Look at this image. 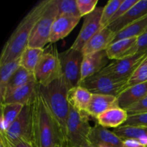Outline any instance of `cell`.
<instances>
[{"instance_id":"obj_34","label":"cell","mask_w":147,"mask_h":147,"mask_svg":"<svg viewBox=\"0 0 147 147\" xmlns=\"http://www.w3.org/2000/svg\"><path fill=\"white\" fill-rule=\"evenodd\" d=\"M138 1L139 0H123L122 4H121L120 7H119V9L116 11V12L115 13L114 16L112 17L111 20L110 22V24H111L112 22H113L116 20H117L118 19L121 17L122 16L124 15L134 4H136L137 3Z\"/></svg>"},{"instance_id":"obj_17","label":"cell","mask_w":147,"mask_h":147,"mask_svg":"<svg viewBox=\"0 0 147 147\" xmlns=\"http://www.w3.org/2000/svg\"><path fill=\"white\" fill-rule=\"evenodd\" d=\"M81 17L60 16L57 17L53 23L50 33V43L54 44L67 37L77 26Z\"/></svg>"},{"instance_id":"obj_5","label":"cell","mask_w":147,"mask_h":147,"mask_svg":"<svg viewBox=\"0 0 147 147\" xmlns=\"http://www.w3.org/2000/svg\"><path fill=\"white\" fill-rule=\"evenodd\" d=\"M57 15V0H48L46 8L33 28L29 40V47L44 49L45 46L50 43L52 27Z\"/></svg>"},{"instance_id":"obj_36","label":"cell","mask_w":147,"mask_h":147,"mask_svg":"<svg viewBox=\"0 0 147 147\" xmlns=\"http://www.w3.org/2000/svg\"><path fill=\"white\" fill-rule=\"evenodd\" d=\"M147 51V32L138 38L137 42L130 52V56L134 55L136 53Z\"/></svg>"},{"instance_id":"obj_9","label":"cell","mask_w":147,"mask_h":147,"mask_svg":"<svg viewBox=\"0 0 147 147\" xmlns=\"http://www.w3.org/2000/svg\"><path fill=\"white\" fill-rule=\"evenodd\" d=\"M0 135L8 142L20 140L32 142V104L24 106L16 120Z\"/></svg>"},{"instance_id":"obj_25","label":"cell","mask_w":147,"mask_h":147,"mask_svg":"<svg viewBox=\"0 0 147 147\" xmlns=\"http://www.w3.org/2000/svg\"><path fill=\"white\" fill-rule=\"evenodd\" d=\"M24 106L18 103H1V133H4L8 129L20 114Z\"/></svg>"},{"instance_id":"obj_26","label":"cell","mask_w":147,"mask_h":147,"mask_svg":"<svg viewBox=\"0 0 147 147\" xmlns=\"http://www.w3.org/2000/svg\"><path fill=\"white\" fill-rule=\"evenodd\" d=\"M44 49L27 46L20 56V65L22 67L34 75L37 65L44 53Z\"/></svg>"},{"instance_id":"obj_20","label":"cell","mask_w":147,"mask_h":147,"mask_svg":"<svg viewBox=\"0 0 147 147\" xmlns=\"http://www.w3.org/2000/svg\"><path fill=\"white\" fill-rule=\"evenodd\" d=\"M147 96V82L126 88L117 97L119 107L126 109Z\"/></svg>"},{"instance_id":"obj_2","label":"cell","mask_w":147,"mask_h":147,"mask_svg":"<svg viewBox=\"0 0 147 147\" xmlns=\"http://www.w3.org/2000/svg\"><path fill=\"white\" fill-rule=\"evenodd\" d=\"M47 2L48 0L40 1L19 23L3 47L0 57V65L20 58L28 46L33 28L42 14Z\"/></svg>"},{"instance_id":"obj_28","label":"cell","mask_w":147,"mask_h":147,"mask_svg":"<svg viewBox=\"0 0 147 147\" xmlns=\"http://www.w3.org/2000/svg\"><path fill=\"white\" fill-rule=\"evenodd\" d=\"M21 66L20 57L15 60L0 65V97L1 101L3 100L5 93L6 86L11 76Z\"/></svg>"},{"instance_id":"obj_41","label":"cell","mask_w":147,"mask_h":147,"mask_svg":"<svg viewBox=\"0 0 147 147\" xmlns=\"http://www.w3.org/2000/svg\"><path fill=\"white\" fill-rule=\"evenodd\" d=\"M55 147H67L65 146H55Z\"/></svg>"},{"instance_id":"obj_42","label":"cell","mask_w":147,"mask_h":147,"mask_svg":"<svg viewBox=\"0 0 147 147\" xmlns=\"http://www.w3.org/2000/svg\"><path fill=\"white\" fill-rule=\"evenodd\" d=\"M146 32H147V30H146Z\"/></svg>"},{"instance_id":"obj_22","label":"cell","mask_w":147,"mask_h":147,"mask_svg":"<svg viewBox=\"0 0 147 147\" xmlns=\"http://www.w3.org/2000/svg\"><path fill=\"white\" fill-rule=\"evenodd\" d=\"M139 37L123 39L112 43L106 51L109 60H121L131 57L130 52L137 42Z\"/></svg>"},{"instance_id":"obj_31","label":"cell","mask_w":147,"mask_h":147,"mask_svg":"<svg viewBox=\"0 0 147 147\" xmlns=\"http://www.w3.org/2000/svg\"><path fill=\"white\" fill-rule=\"evenodd\" d=\"M147 82V54L128 80L129 86Z\"/></svg>"},{"instance_id":"obj_19","label":"cell","mask_w":147,"mask_h":147,"mask_svg":"<svg viewBox=\"0 0 147 147\" xmlns=\"http://www.w3.org/2000/svg\"><path fill=\"white\" fill-rule=\"evenodd\" d=\"M116 106H119L117 97L108 95L93 94L86 110V114L96 119L99 115Z\"/></svg>"},{"instance_id":"obj_33","label":"cell","mask_w":147,"mask_h":147,"mask_svg":"<svg viewBox=\"0 0 147 147\" xmlns=\"http://www.w3.org/2000/svg\"><path fill=\"white\" fill-rule=\"evenodd\" d=\"M123 126H143L147 127V112L130 115Z\"/></svg>"},{"instance_id":"obj_24","label":"cell","mask_w":147,"mask_h":147,"mask_svg":"<svg viewBox=\"0 0 147 147\" xmlns=\"http://www.w3.org/2000/svg\"><path fill=\"white\" fill-rule=\"evenodd\" d=\"M123 140L134 139L147 147V127L133 126H121L113 131Z\"/></svg>"},{"instance_id":"obj_23","label":"cell","mask_w":147,"mask_h":147,"mask_svg":"<svg viewBox=\"0 0 147 147\" xmlns=\"http://www.w3.org/2000/svg\"><path fill=\"white\" fill-rule=\"evenodd\" d=\"M146 30L147 15L139 19L137 21L129 24L118 32L115 33L114 37L111 44L118 41V40H123V39L139 37L140 36L143 35L144 33H146Z\"/></svg>"},{"instance_id":"obj_37","label":"cell","mask_w":147,"mask_h":147,"mask_svg":"<svg viewBox=\"0 0 147 147\" xmlns=\"http://www.w3.org/2000/svg\"><path fill=\"white\" fill-rule=\"evenodd\" d=\"M0 139L4 142L7 147H34L32 142H26L24 140H20L15 142H8L1 135H0Z\"/></svg>"},{"instance_id":"obj_27","label":"cell","mask_w":147,"mask_h":147,"mask_svg":"<svg viewBox=\"0 0 147 147\" xmlns=\"http://www.w3.org/2000/svg\"><path fill=\"white\" fill-rule=\"evenodd\" d=\"M34 80H35L34 75L33 73L29 72L28 70H27L23 67L20 66L17 69V71L14 73V75L11 76L9 81L7 83V86H6L4 98L7 95H8L9 93L12 92L13 90L19 88L21 86H24V85L29 83V82ZM4 98H3V100H4Z\"/></svg>"},{"instance_id":"obj_40","label":"cell","mask_w":147,"mask_h":147,"mask_svg":"<svg viewBox=\"0 0 147 147\" xmlns=\"http://www.w3.org/2000/svg\"><path fill=\"white\" fill-rule=\"evenodd\" d=\"M83 147H96V146H93V145L90 144V145H88V146H83Z\"/></svg>"},{"instance_id":"obj_32","label":"cell","mask_w":147,"mask_h":147,"mask_svg":"<svg viewBox=\"0 0 147 147\" xmlns=\"http://www.w3.org/2000/svg\"><path fill=\"white\" fill-rule=\"evenodd\" d=\"M98 0H76L78 9L81 17H86L93 12L97 7Z\"/></svg>"},{"instance_id":"obj_3","label":"cell","mask_w":147,"mask_h":147,"mask_svg":"<svg viewBox=\"0 0 147 147\" xmlns=\"http://www.w3.org/2000/svg\"><path fill=\"white\" fill-rule=\"evenodd\" d=\"M38 90L65 134L70 104L67 98L69 88L63 77L54 80L48 86L38 84Z\"/></svg>"},{"instance_id":"obj_14","label":"cell","mask_w":147,"mask_h":147,"mask_svg":"<svg viewBox=\"0 0 147 147\" xmlns=\"http://www.w3.org/2000/svg\"><path fill=\"white\" fill-rule=\"evenodd\" d=\"M37 91L38 83L36 80H32L7 95L1 103H18L23 106L31 105L35 98Z\"/></svg>"},{"instance_id":"obj_15","label":"cell","mask_w":147,"mask_h":147,"mask_svg":"<svg viewBox=\"0 0 147 147\" xmlns=\"http://www.w3.org/2000/svg\"><path fill=\"white\" fill-rule=\"evenodd\" d=\"M147 15V0H139L126 14L109 25L114 33L118 32L129 24Z\"/></svg>"},{"instance_id":"obj_29","label":"cell","mask_w":147,"mask_h":147,"mask_svg":"<svg viewBox=\"0 0 147 147\" xmlns=\"http://www.w3.org/2000/svg\"><path fill=\"white\" fill-rule=\"evenodd\" d=\"M123 1V0H111L108 1L106 6L103 7V12H102L100 30L109 27L112 17L114 16L115 13L116 12Z\"/></svg>"},{"instance_id":"obj_12","label":"cell","mask_w":147,"mask_h":147,"mask_svg":"<svg viewBox=\"0 0 147 147\" xmlns=\"http://www.w3.org/2000/svg\"><path fill=\"white\" fill-rule=\"evenodd\" d=\"M109 59L106 50L88 55H83L80 83L85 79L98 74L99 72L101 71L109 64Z\"/></svg>"},{"instance_id":"obj_16","label":"cell","mask_w":147,"mask_h":147,"mask_svg":"<svg viewBox=\"0 0 147 147\" xmlns=\"http://www.w3.org/2000/svg\"><path fill=\"white\" fill-rule=\"evenodd\" d=\"M115 33L109 27L100 30L83 46L81 52L83 55L93 54L106 50L111 43Z\"/></svg>"},{"instance_id":"obj_21","label":"cell","mask_w":147,"mask_h":147,"mask_svg":"<svg viewBox=\"0 0 147 147\" xmlns=\"http://www.w3.org/2000/svg\"><path fill=\"white\" fill-rule=\"evenodd\" d=\"M93 93L81 86L71 88L68 91V102L70 106L80 113H86Z\"/></svg>"},{"instance_id":"obj_39","label":"cell","mask_w":147,"mask_h":147,"mask_svg":"<svg viewBox=\"0 0 147 147\" xmlns=\"http://www.w3.org/2000/svg\"><path fill=\"white\" fill-rule=\"evenodd\" d=\"M0 147H7L5 144H4V142L1 139H0Z\"/></svg>"},{"instance_id":"obj_35","label":"cell","mask_w":147,"mask_h":147,"mask_svg":"<svg viewBox=\"0 0 147 147\" xmlns=\"http://www.w3.org/2000/svg\"><path fill=\"white\" fill-rule=\"evenodd\" d=\"M125 110L128 112L129 116L147 112V96L136 103H134Z\"/></svg>"},{"instance_id":"obj_1","label":"cell","mask_w":147,"mask_h":147,"mask_svg":"<svg viewBox=\"0 0 147 147\" xmlns=\"http://www.w3.org/2000/svg\"><path fill=\"white\" fill-rule=\"evenodd\" d=\"M32 143L34 147L67 146L63 129L39 90L32 104Z\"/></svg>"},{"instance_id":"obj_6","label":"cell","mask_w":147,"mask_h":147,"mask_svg":"<svg viewBox=\"0 0 147 147\" xmlns=\"http://www.w3.org/2000/svg\"><path fill=\"white\" fill-rule=\"evenodd\" d=\"M63 76L59 53L54 44L44 49V53L37 66L34 77L40 86H48Z\"/></svg>"},{"instance_id":"obj_4","label":"cell","mask_w":147,"mask_h":147,"mask_svg":"<svg viewBox=\"0 0 147 147\" xmlns=\"http://www.w3.org/2000/svg\"><path fill=\"white\" fill-rule=\"evenodd\" d=\"M91 129L88 115L80 113L70 106L65 132L67 147H83L90 145L89 136Z\"/></svg>"},{"instance_id":"obj_18","label":"cell","mask_w":147,"mask_h":147,"mask_svg":"<svg viewBox=\"0 0 147 147\" xmlns=\"http://www.w3.org/2000/svg\"><path fill=\"white\" fill-rule=\"evenodd\" d=\"M129 113L125 109L116 106L109 109L96 118L98 124L105 128H117L123 126L127 121Z\"/></svg>"},{"instance_id":"obj_13","label":"cell","mask_w":147,"mask_h":147,"mask_svg":"<svg viewBox=\"0 0 147 147\" xmlns=\"http://www.w3.org/2000/svg\"><path fill=\"white\" fill-rule=\"evenodd\" d=\"M89 142L90 144L96 147H123V139L113 131H109L98 123L92 127Z\"/></svg>"},{"instance_id":"obj_8","label":"cell","mask_w":147,"mask_h":147,"mask_svg":"<svg viewBox=\"0 0 147 147\" xmlns=\"http://www.w3.org/2000/svg\"><path fill=\"white\" fill-rule=\"evenodd\" d=\"M62 74L69 90L79 86L83 55L81 51L70 48L59 53Z\"/></svg>"},{"instance_id":"obj_10","label":"cell","mask_w":147,"mask_h":147,"mask_svg":"<svg viewBox=\"0 0 147 147\" xmlns=\"http://www.w3.org/2000/svg\"><path fill=\"white\" fill-rule=\"evenodd\" d=\"M146 54L147 51L136 53L126 58L113 60L98 73L116 79H129Z\"/></svg>"},{"instance_id":"obj_7","label":"cell","mask_w":147,"mask_h":147,"mask_svg":"<svg viewBox=\"0 0 147 147\" xmlns=\"http://www.w3.org/2000/svg\"><path fill=\"white\" fill-rule=\"evenodd\" d=\"M129 79H116L106 75L98 74L85 79L79 86L86 88L93 94H101L118 97L129 87Z\"/></svg>"},{"instance_id":"obj_30","label":"cell","mask_w":147,"mask_h":147,"mask_svg":"<svg viewBox=\"0 0 147 147\" xmlns=\"http://www.w3.org/2000/svg\"><path fill=\"white\" fill-rule=\"evenodd\" d=\"M58 15L81 17L78 9L76 0H57Z\"/></svg>"},{"instance_id":"obj_38","label":"cell","mask_w":147,"mask_h":147,"mask_svg":"<svg viewBox=\"0 0 147 147\" xmlns=\"http://www.w3.org/2000/svg\"><path fill=\"white\" fill-rule=\"evenodd\" d=\"M123 147H146L138 140L134 139H127L123 140Z\"/></svg>"},{"instance_id":"obj_11","label":"cell","mask_w":147,"mask_h":147,"mask_svg":"<svg viewBox=\"0 0 147 147\" xmlns=\"http://www.w3.org/2000/svg\"><path fill=\"white\" fill-rule=\"evenodd\" d=\"M103 7H97L92 13L84 17L83 26L70 48L81 51L87 42L100 30V20Z\"/></svg>"}]
</instances>
